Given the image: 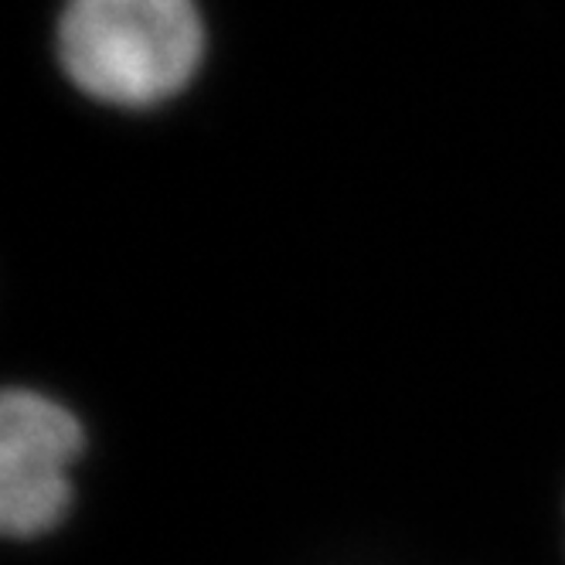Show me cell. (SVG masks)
Listing matches in <instances>:
<instances>
[{
  "instance_id": "3",
  "label": "cell",
  "mask_w": 565,
  "mask_h": 565,
  "mask_svg": "<svg viewBox=\"0 0 565 565\" xmlns=\"http://www.w3.org/2000/svg\"><path fill=\"white\" fill-rule=\"evenodd\" d=\"M562 514H565V504H562Z\"/></svg>"
},
{
  "instance_id": "1",
  "label": "cell",
  "mask_w": 565,
  "mask_h": 565,
  "mask_svg": "<svg viewBox=\"0 0 565 565\" xmlns=\"http://www.w3.org/2000/svg\"><path fill=\"white\" fill-rule=\"evenodd\" d=\"M205 49L194 0H68L58 55L72 83L113 106H150L184 89Z\"/></svg>"
},
{
  "instance_id": "2",
  "label": "cell",
  "mask_w": 565,
  "mask_h": 565,
  "mask_svg": "<svg viewBox=\"0 0 565 565\" xmlns=\"http://www.w3.org/2000/svg\"><path fill=\"white\" fill-rule=\"evenodd\" d=\"M86 447V419L49 388L0 392V532L11 542H42L68 521Z\"/></svg>"
}]
</instances>
